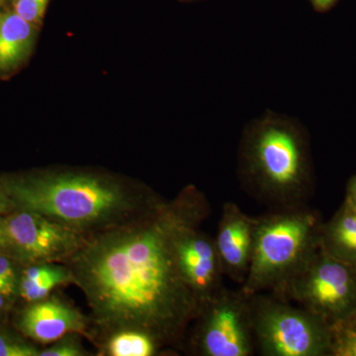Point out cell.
<instances>
[{"label": "cell", "mask_w": 356, "mask_h": 356, "mask_svg": "<svg viewBox=\"0 0 356 356\" xmlns=\"http://www.w3.org/2000/svg\"><path fill=\"white\" fill-rule=\"evenodd\" d=\"M209 213L205 196L191 186L173 200L159 198L133 219L86 236L63 264L88 301L96 332L107 337L137 330L163 346L184 337L200 305L180 269L177 236Z\"/></svg>", "instance_id": "1"}, {"label": "cell", "mask_w": 356, "mask_h": 356, "mask_svg": "<svg viewBox=\"0 0 356 356\" xmlns=\"http://www.w3.org/2000/svg\"><path fill=\"white\" fill-rule=\"evenodd\" d=\"M1 181L15 209L38 213L84 236L127 222L159 199L95 173L46 172Z\"/></svg>", "instance_id": "2"}, {"label": "cell", "mask_w": 356, "mask_h": 356, "mask_svg": "<svg viewBox=\"0 0 356 356\" xmlns=\"http://www.w3.org/2000/svg\"><path fill=\"white\" fill-rule=\"evenodd\" d=\"M238 175L245 189L273 210L308 206L314 175L305 128L271 111L248 124L241 140Z\"/></svg>", "instance_id": "3"}, {"label": "cell", "mask_w": 356, "mask_h": 356, "mask_svg": "<svg viewBox=\"0 0 356 356\" xmlns=\"http://www.w3.org/2000/svg\"><path fill=\"white\" fill-rule=\"evenodd\" d=\"M321 225L308 206L255 218L252 261L241 290L247 295L280 290L318 250Z\"/></svg>", "instance_id": "4"}, {"label": "cell", "mask_w": 356, "mask_h": 356, "mask_svg": "<svg viewBox=\"0 0 356 356\" xmlns=\"http://www.w3.org/2000/svg\"><path fill=\"white\" fill-rule=\"evenodd\" d=\"M255 348L262 356H331L330 324L273 292L248 295Z\"/></svg>", "instance_id": "5"}, {"label": "cell", "mask_w": 356, "mask_h": 356, "mask_svg": "<svg viewBox=\"0 0 356 356\" xmlns=\"http://www.w3.org/2000/svg\"><path fill=\"white\" fill-rule=\"evenodd\" d=\"M332 324L356 309V266L318 250L273 292Z\"/></svg>", "instance_id": "6"}, {"label": "cell", "mask_w": 356, "mask_h": 356, "mask_svg": "<svg viewBox=\"0 0 356 356\" xmlns=\"http://www.w3.org/2000/svg\"><path fill=\"white\" fill-rule=\"evenodd\" d=\"M195 320L193 346L198 355H254L250 298L242 290L222 288L201 307Z\"/></svg>", "instance_id": "7"}, {"label": "cell", "mask_w": 356, "mask_h": 356, "mask_svg": "<svg viewBox=\"0 0 356 356\" xmlns=\"http://www.w3.org/2000/svg\"><path fill=\"white\" fill-rule=\"evenodd\" d=\"M1 220L6 254L23 266L65 261L76 254L88 236L33 211L14 209Z\"/></svg>", "instance_id": "8"}, {"label": "cell", "mask_w": 356, "mask_h": 356, "mask_svg": "<svg viewBox=\"0 0 356 356\" xmlns=\"http://www.w3.org/2000/svg\"><path fill=\"white\" fill-rule=\"evenodd\" d=\"M201 222L185 225L177 240L180 269L197 298L200 309L225 287L216 243L214 238L199 229Z\"/></svg>", "instance_id": "9"}, {"label": "cell", "mask_w": 356, "mask_h": 356, "mask_svg": "<svg viewBox=\"0 0 356 356\" xmlns=\"http://www.w3.org/2000/svg\"><path fill=\"white\" fill-rule=\"evenodd\" d=\"M254 227L255 217L248 216L236 204L222 205L215 243L224 276L241 285L250 271Z\"/></svg>", "instance_id": "10"}, {"label": "cell", "mask_w": 356, "mask_h": 356, "mask_svg": "<svg viewBox=\"0 0 356 356\" xmlns=\"http://www.w3.org/2000/svg\"><path fill=\"white\" fill-rule=\"evenodd\" d=\"M88 318L60 297L48 296L28 303L17 320L18 330L40 343H51L70 332L84 334Z\"/></svg>", "instance_id": "11"}, {"label": "cell", "mask_w": 356, "mask_h": 356, "mask_svg": "<svg viewBox=\"0 0 356 356\" xmlns=\"http://www.w3.org/2000/svg\"><path fill=\"white\" fill-rule=\"evenodd\" d=\"M318 248L332 259L356 266V210L346 201L321 225Z\"/></svg>", "instance_id": "12"}, {"label": "cell", "mask_w": 356, "mask_h": 356, "mask_svg": "<svg viewBox=\"0 0 356 356\" xmlns=\"http://www.w3.org/2000/svg\"><path fill=\"white\" fill-rule=\"evenodd\" d=\"M72 283L69 267L60 262H41L23 266L18 297L27 303L50 296L51 292L60 285Z\"/></svg>", "instance_id": "13"}, {"label": "cell", "mask_w": 356, "mask_h": 356, "mask_svg": "<svg viewBox=\"0 0 356 356\" xmlns=\"http://www.w3.org/2000/svg\"><path fill=\"white\" fill-rule=\"evenodd\" d=\"M32 39L31 23L16 13H0V69L20 62L29 51Z\"/></svg>", "instance_id": "14"}, {"label": "cell", "mask_w": 356, "mask_h": 356, "mask_svg": "<svg viewBox=\"0 0 356 356\" xmlns=\"http://www.w3.org/2000/svg\"><path fill=\"white\" fill-rule=\"evenodd\" d=\"M163 346L151 334L137 330H123L105 337L104 353L110 356H153Z\"/></svg>", "instance_id": "15"}, {"label": "cell", "mask_w": 356, "mask_h": 356, "mask_svg": "<svg viewBox=\"0 0 356 356\" xmlns=\"http://www.w3.org/2000/svg\"><path fill=\"white\" fill-rule=\"evenodd\" d=\"M331 356H356V311L330 325Z\"/></svg>", "instance_id": "16"}, {"label": "cell", "mask_w": 356, "mask_h": 356, "mask_svg": "<svg viewBox=\"0 0 356 356\" xmlns=\"http://www.w3.org/2000/svg\"><path fill=\"white\" fill-rule=\"evenodd\" d=\"M23 266L10 255L0 254V293L10 297H18V289Z\"/></svg>", "instance_id": "17"}, {"label": "cell", "mask_w": 356, "mask_h": 356, "mask_svg": "<svg viewBox=\"0 0 356 356\" xmlns=\"http://www.w3.org/2000/svg\"><path fill=\"white\" fill-rule=\"evenodd\" d=\"M41 350L13 332L0 329V356H40Z\"/></svg>", "instance_id": "18"}, {"label": "cell", "mask_w": 356, "mask_h": 356, "mask_svg": "<svg viewBox=\"0 0 356 356\" xmlns=\"http://www.w3.org/2000/svg\"><path fill=\"white\" fill-rule=\"evenodd\" d=\"M88 351L81 344L79 332H70L54 341L53 346L41 350L40 356H86Z\"/></svg>", "instance_id": "19"}, {"label": "cell", "mask_w": 356, "mask_h": 356, "mask_svg": "<svg viewBox=\"0 0 356 356\" xmlns=\"http://www.w3.org/2000/svg\"><path fill=\"white\" fill-rule=\"evenodd\" d=\"M50 0H15L14 13L31 24L38 23L44 17Z\"/></svg>", "instance_id": "20"}, {"label": "cell", "mask_w": 356, "mask_h": 356, "mask_svg": "<svg viewBox=\"0 0 356 356\" xmlns=\"http://www.w3.org/2000/svg\"><path fill=\"white\" fill-rule=\"evenodd\" d=\"M14 209L15 207H14L13 201L7 193L6 186L0 179V218L6 216Z\"/></svg>", "instance_id": "21"}, {"label": "cell", "mask_w": 356, "mask_h": 356, "mask_svg": "<svg viewBox=\"0 0 356 356\" xmlns=\"http://www.w3.org/2000/svg\"><path fill=\"white\" fill-rule=\"evenodd\" d=\"M344 201L350 204L351 207L356 210V175L351 177L350 181H348Z\"/></svg>", "instance_id": "22"}, {"label": "cell", "mask_w": 356, "mask_h": 356, "mask_svg": "<svg viewBox=\"0 0 356 356\" xmlns=\"http://www.w3.org/2000/svg\"><path fill=\"white\" fill-rule=\"evenodd\" d=\"M339 0H310L314 9L318 13H327L336 6Z\"/></svg>", "instance_id": "23"}, {"label": "cell", "mask_w": 356, "mask_h": 356, "mask_svg": "<svg viewBox=\"0 0 356 356\" xmlns=\"http://www.w3.org/2000/svg\"><path fill=\"white\" fill-rule=\"evenodd\" d=\"M10 297L6 296V295L0 293V317L6 313L7 308H8L9 304L13 301Z\"/></svg>", "instance_id": "24"}, {"label": "cell", "mask_w": 356, "mask_h": 356, "mask_svg": "<svg viewBox=\"0 0 356 356\" xmlns=\"http://www.w3.org/2000/svg\"><path fill=\"white\" fill-rule=\"evenodd\" d=\"M1 218H0V254L6 252V235H4L3 224H2Z\"/></svg>", "instance_id": "25"}, {"label": "cell", "mask_w": 356, "mask_h": 356, "mask_svg": "<svg viewBox=\"0 0 356 356\" xmlns=\"http://www.w3.org/2000/svg\"><path fill=\"white\" fill-rule=\"evenodd\" d=\"M0 2H1V0H0Z\"/></svg>", "instance_id": "26"}, {"label": "cell", "mask_w": 356, "mask_h": 356, "mask_svg": "<svg viewBox=\"0 0 356 356\" xmlns=\"http://www.w3.org/2000/svg\"><path fill=\"white\" fill-rule=\"evenodd\" d=\"M355 311H356V309H355Z\"/></svg>", "instance_id": "27"}]
</instances>
